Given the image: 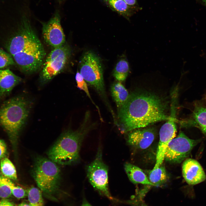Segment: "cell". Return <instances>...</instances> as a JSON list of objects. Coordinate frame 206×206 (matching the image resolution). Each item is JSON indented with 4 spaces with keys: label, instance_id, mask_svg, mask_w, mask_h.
Wrapping results in <instances>:
<instances>
[{
    "label": "cell",
    "instance_id": "16",
    "mask_svg": "<svg viewBox=\"0 0 206 206\" xmlns=\"http://www.w3.org/2000/svg\"><path fill=\"white\" fill-rule=\"evenodd\" d=\"M104 5L113 11L129 20L136 12L142 9L139 7H133L127 4L123 0H100Z\"/></svg>",
    "mask_w": 206,
    "mask_h": 206
},
{
    "label": "cell",
    "instance_id": "9",
    "mask_svg": "<svg viewBox=\"0 0 206 206\" xmlns=\"http://www.w3.org/2000/svg\"><path fill=\"white\" fill-rule=\"evenodd\" d=\"M199 142L188 137L180 132L178 135L172 139L166 150L164 160L173 163H179L190 154L192 150Z\"/></svg>",
    "mask_w": 206,
    "mask_h": 206
},
{
    "label": "cell",
    "instance_id": "20",
    "mask_svg": "<svg viewBox=\"0 0 206 206\" xmlns=\"http://www.w3.org/2000/svg\"><path fill=\"white\" fill-rule=\"evenodd\" d=\"M130 70L128 63L125 58L120 59L116 64L114 68L113 76L119 82L125 80Z\"/></svg>",
    "mask_w": 206,
    "mask_h": 206
},
{
    "label": "cell",
    "instance_id": "29",
    "mask_svg": "<svg viewBox=\"0 0 206 206\" xmlns=\"http://www.w3.org/2000/svg\"><path fill=\"white\" fill-rule=\"evenodd\" d=\"M128 5L133 7H139L137 0H123Z\"/></svg>",
    "mask_w": 206,
    "mask_h": 206
},
{
    "label": "cell",
    "instance_id": "15",
    "mask_svg": "<svg viewBox=\"0 0 206 206\" xmlns=\"http://www.w3.org/2000/svg\"><path fill=\"white\" fill-rule=\"evenodd\" d=\"M179 123L183 127L196 126L206 135V107L199 104H195L191 118Z\"/></svg>",
    "mask_w": 206,
    "mask_h": 206
},
{
    "label": "cell",
    "instance_id": "27",
    "mask_svg": "<svg viewBox=\"0 0 206 206\" xmlns=\"http://www.w3.org/2000/svg\"><path fill=\"white\" fill-rule=\"evenodd\" d=\"M7 153V146L3 140L0 139V162L5 157Z\"/></svg>",
    "mask_w": 206,
    "mask_h": 206
},
{
    "label": "cell",
    "instance_id": "1",
    "mask_svg": "<svg viewBox=\"0 0 206 206\" xmlns=\"http://www.w3.org/2000/svg\"><path fill=\"white\" fill-rule=\"evenodd\" d=\"M168 103L153 93L134 92L118 110L116 125L122 133L167 120Z\"/></svg>",
    "mask_w": 206,
    "mask_h": 206
},
{
    "label": "cell",
    "instance_id": "23",
    "mask_svg": "<svg viewBox=\"0 0 206 206\" xmlns=\"http://www.w3.org/2000/svg\"><path fill=\"white\" fill-rule=\"evenodd\" d=\"M0 182L8 186L11 189L12 194L17 199L24 198L27 195V193L25 189L16 185L9 179L0 176Z\"/></svg>",
    "mask_w": 206,
    "mask_h": 206
},
{
    "label": "cell",
    "instance_id": "25",
    "mask_svg": "<svg viewBox=\"0 0 206 206\" xmlns=\"http://www.w3.org/2000/svg\"><path fill=\"white\" fill-rule=\"evenodd\" d=\"M15 64L11 54L0 47V69Z\"/></svg>",
    "mask_w": 206,
    "mask_h": 206
},
{
    "label": "cell",
    "instance_id": "7",
    "mask_svg": "<svg viewBox=\"0 0 206 206\" xmlns=\"http://www.w3.org/2000/svg\"><path fill=\"white\" fill-rule=\"evenodd\" d=\"M71 50L66 44L53 49L46 57L42 66L39 82L43 86L64 69L70 56Z\"/></svg>",
    "mask_w": 206,
    "mask_h": 206
},
{
    "label": "cell",
    "instance_id": "11",
    "mask_svg": "<svg viewBox=\"0 0 206 206\" xmlns=\"http://www.w3.org/2000/svg\"><path fill=\"white\" fill-rule=\"evenodd\" d=\"M176 116L170 115L159 131V140L156 154V163L153 169H157L164 160L166 149L171 141L175 137L177 131Z\"/></svg>",
    "mask_w": 206,
    "mask_h": 206
},
{
    "label": "cell",
    "instance_id": "30",
    "mask_svg": "<svg viewBox=\"0 0 206 206\" xmlns=\"http://www.w3.org/2000/svg\"><path fill=\"white\" fill-rule=\"evenodd\" d=\"M81 206H92L86 200L84 199Z\"/></svg>",
    "mask_w": 206,
    "mask_h": 206
},
{
    "label": "cell",
    "instance_id": "4",
    "mask_svg": "<svg viewBox=\"0 0 206 206\" xmlns=\"http://www.w3.org/2000/svg\"><path fill=\"white\" fill-rule=\"evenodd\" d=\"M32 104L29 99L20 95L4 101L0 106V126L12 140H17L25 125Z\"/></svg>",
    "mask_w": 206,
    "mask_h": 206
},
{
    "label": "cell",
    "instance_id": "32",
    "mask_svg": "<svg viewBox=\"0 0 206 206\" xmlns=\"http://www.w3.org/2000/svg\"><path fill=\"white\" fill-rule=\"evenodd\" d=\"M202 1L203 3L206 5V0H202Z\"/></svg>",
    "mask_w": 206,
    "mask_h": 206
},
{
    "label": "cell",
    "instance_id": "2",
    "mask_svg": "<svg viewBox=\"0 0 206 206\" xmlns=\"http://www.w3.org/2000/svg\"><path fill=\"white\" fill-rule=\"evenodd\" d=\"M33 17L30 7L21 11L19 30L6 45L21 70L29 74L41 68L45 55L43 46L33 30L32 21Z\"/></svg>",
    "mask_w": 206,
    "mask_h": 206
},
{
    "label": "cell",
    "instance_id": "28",
    "mask_svg": "<svg viewBox=\"0 0 206 206\" xmlns=\"http://www.w3.org/2000/svg\"><path fill=\"white\" fill-rule=\"evenodd\" d=\"M0 206H15L14 204L9 200L3 199L0 201Z\"/></svg>",
    "mask_w": 206,
    "mask_h": 206
},
{
    "label": "cell",
    "instance_id": "6",
    "mask_svg": "<svg viewBox=\"0 0 206 206\" xmlns=\"http://www.w3.org/2000/svg\"><path fill=\"white\" fill-rule=\"evenodd\" d=\"M79 65V72L84 79L101 96L109 111H112L107 98L103 68L99 58L93 52L87 51L82 56Z\"/></svg>",
    "mask_w": 206,
    "mask_h": 206
},
{
    "label": "cell",
    "instance_id": "24",
    "mask_svg": "<svg viewBox=\"0 0 206 206\" xmlns=\"http://www.w3.org/2000/svg\"><path fill=\"white\" fill-rule=\"evenodd\" d=\"M75 79L78 88L81 90L83 91L90 99L93 104L96 106L99 112V115L101 116L99 108L94 103L90 95L87 86V82L78 70L77 71L75 76ZM101 117H100V118Z\"/></svg>",
    "mask_w": 206,
    "mask_h": 206
},
{
    "label": "cell",
    "instance_id": "3",
    "mask_svg": "<svg viewBox=\"0 0 206 206\" xmlns=\"http://www.w3.org/2000/svg\"><path fill=\"white\" fill-rule=\"evenodd\" d=\"M94 126L90 122V114L87 112L82 123L77 130L63 133L48 153L49 159L62 165L75 164L80 160L79 152L85 136Z\"/></svg>",
    "mask_w": 206,
    "mask_h": 206
},
{
    "label": "cell",
    "instance_id": "5",
    "mask_svg": "<svg viewBox=\"0 0 206 206\" xmlns=\"http://www.w3.org/2000/svg\"><path fill=\"white\" fill-rule=\"evenodd\" d=\"M60 173L56 163L50 159L39 157L35 161L33 177L39 189L48 197H53L58 191Z\"/></svg>",
    "mask_w": 206,
    "mask_h": 206
},
{
    "label": "cell",
    "instance_id": "31",
    "mask_svg": "<svg viewBox=\"0 0 206 206\" xmlns=\"http://www.w3.org/2000/svg\"><path fill=\"white\" fill-rule=\"evenodd\" d=\"M18 206H30L29 203H27L23 202H22Z\"/></svg>",
    "mask_w": 206,
    "mask_h": 206
},
{
    "label": "cell",
    "instance_id": "19",
    "mask_svg": "<svg viewBox=\"0 0 206 206\" xmlns=\"http://www.w3.org/2000/svg\"><path fill=\"white\" fill-rule=\"evenodd\" d=\"M145 174L149 181L154 186H159L165 183L167 176L165 168L162 165L157 169L147 170Z\"/></svg>",
    "mask_w": 206,
    "mask_h": 206
},
{
    "label": "cell",
    "instance_id": "22",
    "mask_svg": "<svg viewBox=\"0 0 206 206\" xmlns=\"http://www.w3.org/2000/svg\"><path fill=\"white\" fill-rule=\"evenodd\" d=\"M27 193L30 206H43L42 192L39 189L32 187L28 189Z\"/></svg>",
    "mask_w": 206,
    "mask_h": 206
},
{
    "label": "cell",
    "instance_id": "13",
    "mask_svg": "<svg viewBox=\"0 0 206 206\" xmlns=\"http://www.w3.org/2000/svg\"><path fill=\"white\" fill-rule=\"evenodd\" d=\"M182 173L183 178L189 184L194 185L204 181L206 176L201 165L196 160L186 159L182 165Z\"/></svg>",
    "mask_w": 206,
    "mask_h": 206
},
{
    "label": "cell",
    "instance_id": "18",
    "mask_svg": "<svg viewBox=\"0 0 206 206\" xmlns=\"http://www.w3.org/2000/svg\"><path fill=\"white\" fill-rule=\"evenodd\" d=\"M110 90L112 96L118 110L127 100L129 94L123 84L119 82L111 85Z\"/></svg>",
    "mask_w": 206,
    "mask_h": 206
},
{
    "label": "cell",
    "instance_id": "26",
    "mask_svg": "<svg viewBox=\"0 0 206 206\" xmlns=\"http://www.w3.org/2000/svg\"><path fill=\"white\" fill-rule=\"evenodd\" d=\"M12 194V191L9 187L0 182V198L6 199L10 197Z\"/></svg>",
    "mask_w": 206,
    "mask_h": 206
},
{
    "label": "cell",
    "instance_id": "14",
    "mask_svg": "<svg viewBox=\"0 0 206 206\" xmlns=\"http://www.w3.org/2000/svg\"><path fill=\"white\" fill-rule=\"evenodd\" d=\"M21 78L9 69H0V99L8 95Z\"/></svg>",
    "mask_w": 206,
    "mask_h": 206
},
{
    "label": "cell",
    "instance_id": "8",
    "mask_svg": "<svg viewBox=\"0 0 206 206\" xmlns=\"http://www.w3.org/2000/svg\"><path fill=\"white\" fill-rule=\"evenodd\" d=\"M86 170L87 177L94 188L100 194L114 200L109 190L108 167L103 161L100 147L94 160L87 166Z\"/></svg>",
    "mask_w": 206,
    "mask_h": 206
},
{
    "label": "cell",
    "instance_id": "12",
    "mask_svg": "<svg viewBox=\"0 0 206 206\" xmlns=\"http://www.w3.org/2000/svg\"><path fill=\"white\" fill-rule=\"evenodd\" d=\"M146 127L129 132L127 139L128 144L141 149H145L149 147L155 139V133L153 128Z\"/></svg>",
    "mask_w": 206,
    "mask_h": 206
},
{
    "label": "cell",
    "instance_id": "17",
    "mask_svg": "<svg viewBox=\"0 0 206 206\" xmlns=\"http://www.w3.org/2000/svg\"><path fill=\"white\" fill-rule=\"evenodd\" d=\"M124 168L130 180L133 183L152 185L145 173L138 167L129 163H126Z\"/></svg>",
    "mask_w": 206,
    "mask_h": 206
},
{
    "label": "cell",
    "instance_id": "21",
    "mask_svg": "<svg viewBox=\"0 0 206 206\" xmlns=\"http://www.w3.org/2000/svg\"><path fill=\"white\" fill-rule=\"evenodd\" d=\"M0 171L3 177L16 181L17 175L16 169L12 162L7 158L5 157L0 161Z\"/></svg>",
    "mask_w": 206,
    "mask_h": 206
},
{
    "label": "cell",
    "instance_id": "10",
    "mask_svg": "<svg viewBox=\"0 0 206 206\" xmlns=\"http://www.w3.org/2000/svg\"><path fill=\"white\" fill-rule=\"evenodd\" d=\"M60 9L56 8L50 19L42 24V35L45 41L54 48L60 47L65 43L66 38L61 25Z\"/></svg>",
    "mask_w": 206,
    "mask_h": 206
}]
</instances>
